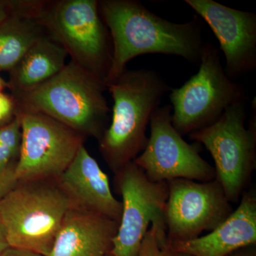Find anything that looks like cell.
I'll use <instances>...</instances> for the list:
<instances>
[{
    "instance_id": "1",
    "label": "cell",
    "mask_w": 256,
    "mask_h": 256,
    "mask_svg": "<svg viewBox=\"0 0 256 256\" xmlns=\"http://www.w3.org/2000/svg\"><path fill=\"white\" fill-rule=\"evenodd\" d=\"M98 6L112 42V62L106 84L118 78L127 70V64L141 55L176 56L190 63H200L205 42L196 18L172 22L137 0H100Z\"/></svg>"
},
{
    "instance_id": "2",
    "label": "cell",
    "mask_w": 256,
    "mask_h": 256,
    "mask_svg": "<svg viewBox=\"0 0 256 256\" xmlns=\"http://www.w3.org/2000/svg\"><path fill=\"white\" fill-rule=\"evenodd\" d=\"M114 106L108 127L99 140L100 150L114 172L134 161L146 148V128L163 96L171 90L156 70H126L106 84Z\"/></svg>"
},
{
    "instance_id": "3",
    "label": "cell",
    "mask_w": 256,
    "mask_h": 256,
    "mask_svg": "<svg viewBox=\"0 0 256 256\" xmlns=\"http://www.w3.org/2000/svg\"><path fill=\"white\" fill-rule=\"evenodd\" d=\"M104 80L70 60L43 85L14 96L18 110L38 112L100 140L110 109Z\"/></svg>"
},
{
    "instance_id": "4",
    "label": "cell",
    "mask_w": 256,
    "mask_h": 256,
    "mask_svg": "<svg viewBox=\"0 0 256 256\" xmlns=\"http://www.w3.org/2000/svg\"><path fill=\"white\" fill-rule=\"evenodd\" d=\"M18 182L0 202L10 246L48 256L67 212L76 206L60 185Z\"/></svg>"
},
{
    "instance_id": "5",
    "label": "cell",
    "mask_w": 256,
    "mask_h": 256,
    "mask_svg": "<svg viewBox=\"0 0 256 256\" xmlns=\"http://www.w3.org/2000/svg\"><path fill=\"white\" fill-rule=\"evenodd\" d=\"M38 20L72 62L106 84L112 62V42L98 0L46 1Z\"/></svg>"
},
{
    "instance_id": "6",
    "label": "cell",
    "mask_w": 256,
    "mask_h": 256,
    "mask_svg": "<svg viewBox=\"0 0 256 256\" xmlns=\"http://www.w3.org/2000/svg\"><path fill=\"white\" fill-rule=\"evenodd\" d=\"M200 64L196 74L170 92L172 124L182 136L210 126L230 106L248 100L244 88L226 74L215 45L204 44Z\"/></svg>"
},
{
    "instance_id": "7",
    "label": "cell",
    "mask_w": 256,
    "mask_h": 256,
    "mask_svg": "<svg viewBox=\"0 0 256 256\" xmlns=\"http://www.w3.org/2000/svg\"><path fill=\"white\" fill-rule=\"evenodd\" d=\"M246 106L247 100L236 102L214 124L188 134L210 152L215 163L216 180L230 203H238L256 168V104L248 127Z\"/></svg>"
},
{
    "instance_id": "8",
    "label": "cell",
    "mask_w": 256,
    "mask_h": 256,
    "mask_svg": "<svg viewBox=\"0 0 256 256\" xmlns=\"http://www.w3.org/2000/svg\"><path fill=\"white\" fill-rule=\"evenodd\" d=\"M122 196V213L117 233L112 239V256H138L150 226L158 230L162 246L170 242L164 210L168 198V183L151 181L134 162L116 172Z\"/></svg>"
},
{
    "instance_id": "9",
    "label": "cell",
    "mask_w": 256,
    "mask_h": 256,
    "mask_svg": "<svg viewBox=\"0 0 256 256\" xmlns=\"http://www.w3.org/2000/svg\"><path fill=\"white\" fill-rule=\"evenodd\" d=\"M22 142L15 175L18 182L57 178L84 146L85 137L38 112L18 110Z\"/></svg>"
},
{
    "instance_id": "10",
    "label": "cell",
    "mask_w": 256,
    "mask_h": 256,
    "mask_svg": "<svg viewBox=\"0 0 256 256\" xmlns=\"http://www.w3.org/2000/svg\"><path fill=\"white\" fill-rule=\"evenodd\" d=\"M172 106L158 108L152 116L150 134L134 162L151 181L168 182L185 178L207 182L216 178L214 168L200 156L172 124Z\"/></svg>"
},
{
    "instance_id": "11",
    "label": "cell",
    "mask_w": 256,
    "mask_h": 256,
    "mask_svg": "<svg viewBox=\"0 0 256 256\" xmlns=\"http://www.w3.org/2000/svg\"><path fill=\"white\" fill-rule=\"evenodd\" d=\"M166 183L164 220L170 242H188L212 232L234 212L216 178L207 182L176 178Z\"/></svg>"
},
{
    "instance_id": "12",
    "label": "cell",
    "mask_w": 256,
    "mask_h": 256,
    "mask_svg": "<svg viewBox=\"0 0 256 256\" xmlns=\"http://www.w3.org/2000/svg\"><path fill=\"white\" fill-rule=\"evenodd\" d=\"M212 28L220 42L229 78H240L256 68V14L214 0H185Z\"/></svg>"
},
{
    "instance_id": "13",
    "label": "cell",
    "mask_w": 256,
    "mask_h": 256,
    "mask_svg": "<svg viewBox=\"0 0 256 256\" xmlns=\"http://www.w3.org/2000/svg\"><path fill=\"white\" fill-rule=\"evenodd\" d=\"M56 180L76 206L119 223L122 203L112 194L107 174L84 144L68 168Z\"/></svg>"
},
{
    "instance_id": "14",
    "label": "cell",
    "mask_w": 256,
    "mask_h": 256,
    "mask_svg": "<svg viewBox=\"0 0 256 256\" xmlns=\"http://www.w3.org/2000/svg\"><path fill=\"white\" fill-rule=\"evenodd\" d=\"M256 242V196L244 192L240 204L228 218L203 236L170 242L176 252L192 256H228Z\"/></svg>"
},
{
    "instance_id": "15",
    "label": "cell",
    "mask_w": 256,
    "mask_h": 256,
    "mask_svg": "<svg viewBox=\"0 0 256 256\" xmlns=\"http://www.w3.org/2000/svg\"><path fill=\"white\" fill-rule=\"evenodd\" d=\"M118 225L104 216L72 207L48 256H108Z\"/></svg>"
},
{
    "instance_id": "16",
    "label": "cell",
    "mask_w": 256,
    "mask_h": 256,
    "mask_svg": "<svg viewBox=\"0 0 256 256\" xmlns=\"http://www.w3.org/2000/svg\"><path fill=\"white\" fill-rule=\"evenodd\" d=\"M68 54L48 34L42 37L12 69L10 85L14 96L43 85L66 65Z\"/></svg>"
},
{
    "instance_id": "17",
    "label": "cell",
    "mask_w": 256,
    "mask_h": 256,
    "mask_svg": "<svg viewBox=\"0 0 256 256\" xmlns=\"http://www.w3.org/2000/svg\"><path fill=\"white\" fill-rule=\"evenodd\" d=\"M46 34L35 13H16L8 18L0 24V70H11Z\"/></svg>"
},
{
    "instance_id": "18",
    "label": "cell",
    "mask_w": 256,
    "mask_h": 256,
    "mask_svg": "<svg viewBox=\"0 0 256 256\" xmlns=\"http://www.w3.org/2000/svg\"><path fill=\"white\" fill-rule=\"evenodd\" d=\"M21 142V121L18 114L13 120L0 127V144L18 158Z\"/></svg>"
},
{
    "instance_id": "19",
    "label": "cell",
    "mask_w": 256,
    "mask_h": 256,
    "mask_svg": "<svg viewBox=\"0 0 256 256\" xmlns=\"http://www.w3.org/2000/svg\"><path fill=\"white\" fill-rule=\"evenodd\" d=\"M158 230L154 225L146 232L138 256H176V252L169 244L162 246L158 237Z\"/></svg>"
},
{
    "instance_id": "20",
    "label": "cell",
    "mask_w": 256,
    "mask_h": 256,
    "mask_svg": "<svg viewBox=\"0 0 256 256\" xmlns=\"http://www.w3.org/2000/svg\"><path fill=\"white\" fill-rule=\"evenodd\" d=\"M18 108L14 98L0 92V124L11 122L16 118Z\"/></svg>"
},
{
    "instance_id": "21",
    "label": "cell",
    "mask_w": 256,
    "mask_h": 256,
    "mask_svg": "<svg viewBox=\"0 0 256 256\" xmlns=\"http://www.w3.org/2000/svg\"><path fill=\"white\" fill-rule=\"evenodd\" d=\"M15 166L16 163L4 172L0 173V202L18 184V182L15 175Z\"/></svg>"
},
{
    "instance_id": "22",
    "label": "cell",
    "mask_w": 256,
    "mask_h": 256,
    "mask_svg": "<svg viewBox=\"0 0 256 256\" xmlns=\"http://www.w3.org/2000/svg\"><path fill=\"white\" fill-rule=\"evenodd\" d=\"M28 5V0L13 2L11 6L8 9L5 8L3 5L0 4V24H2L13 14L26 11Z\"/></svg>"
},
{
    "instance_id": "23",
    "label": "cell",
    "mask_w": 256,
    "mask_h": 256,
    "mask_svg": "<svg viewBox=\"0 0 256 256\" xmlns=\"http://www.w3.org/2000/svg\"><path fill=\"white\" fill-rule=\"evenodd\" d=\"M14 158L16 156L9 150L0 144V173L4 172L10 166L16 163L12 162Z\"/></svg>"
},
{
    "instance_id": "24",
    "label": "cell",
    "mask_w": 256,
    "mask_h": 256,
    "mask_svg": "<svg viewBox=\"0 0 256 256\" xmlns=\"http://www.w3.org/2000/svg\"><path fill=\"white\" fill-rule=\"evenodd\" d=\"M0 256H42L36 252H30L24 249L15 248L10 247Z\"/></svg>"
},
{
    "instance_id": "25",
    "label": "cell",
    "mask_w": 256,
    "mask_h": 256,
    "mask_svg": "<svg viewBox=\"0 0 256 256\" xmlns=\"http://www.w3.org/2000/svg\"><path fill=\"white\" fill-rule=\"evenodd\" d=\"M10 244L8 242V238H6V234L3 227L0 224V256L8 250L10 248Z\"/></svg>"
},
{
    "instance_id": "26",
    "label": "cell",
    "mask_w": 256,
    "mask_h": 256,
    "mask_svg": "<svg viewBox=\"0 0 256 256\" xmlns=\"http://www.w3.org/2000/svg\"><path fill=\"white\" fill-rule=\"evenodd\" d=\"M252 247V246H250L232 252L228 256H256L255 252Z\"/></svg>"
},
{
    "instance_id": "27",
    "label": "cell",
    "mask_w": 256,
    "mask_h": 256,
    "mask_svg": "<svg viewBox=\"0 0 256 256\" xmlns=\"http://www.w3.org/2000/svg\"><path fill=\"white\" fill-rule=\"evenodd\" d=\"M5 86V82L4 80H2V78L0 77V92H1V90H2L3 88Z\"/></svg>"
},
{
    "instance_id": "28",
    "label": "cell",
    "mask_w": 256,
    "mask_h": 256,
    "mask_svg": "<svg viewBox=\"0 0 256 256\" xmlns=\"http://www.w3.org/2000/svg\"><path fill=\"white\" fill-rule=\"evenodd\" d=\"M176 256H192L188 254H182V252H176Z\"/></svg>"
},
{
    "instance_id": "29",
    "label": "cell",
    "mask_w": 256,
    "mask_h": 256,
    "mask_svg": "<svg viewBox=\"0 0 256 256\" xmlns=\"http://www.w3.org/2000/svg\"><path fill=\"white\" fill-rule=\"evenodd\" d=\"M108 256H111L110 254H109Z\"/></svg>"
}]
</instances>
